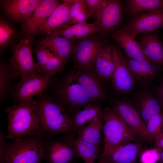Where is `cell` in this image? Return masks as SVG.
I'll return each mask as SVG.
<instances>
[{
	"label": "cell",
	"instance_id": "cell-1",
	"mask_svg": "<svg viewBox=\"0 0 163 163\" xmlns=\"http://www.w3.org/2000/svg\"><path fill=\"white\" fill-rule=\"evenodd\" d=\"M46 92L70 119L85 107L94 104L78 82L74 69L57 74Z\"/></svg>",
	"mask_w": 163,
	"mask_h": 163
},
{
	"label": "cell",
	"instance_id": "cell-2",
	"mask_svg": "<svg viewBox=\"0 0 163 163\" xmlns=\"http://www.w3.org/2000/svg\"><path fill=\"white\" fill-rule=\"evenodd\" d=\"M5 111L8 120V139L13 141L33 136L43 138L39 110L34 97L14 104Z\"/></svg>",
	"mask_w": 163,
	"mask_h": 163
},
{
	"label": "cell",
	"instance_id": "cell-3",
	"mask_svg": "<svg viewBox=\"0 0 163 163\" xmlns=\"http://www.w3.org/2000/svg\"><path fill=\"white\" fill-rule=\"evenodd\" d=\"M43 137L73 134L70 118L63 110L46 93L36 96Z\"/></svg>",
	"mask_w": 163,
	"mask_h": 163
},
{
	"label": "cell",
	"instance_id": "cell-4",
	"mask_svg": "<svg viewBox=\"0 0 163 163\" xmlns=\"http://www.w3.org/2000/svg\"><path fill=\"white\" fill-rule=\"evenodd\" d=\"M44 141L40 136L12 141L7 144L0 163H42Z\"/></svg>",
	"mask_w": 163,
	"mask_h": 163
},
{
	"label": "cell",
	"instance_id": "cell-5",
	"mask_svg": "<svg viewBox=\"0 0 163 163\" xmlns=\"http://www.w3.org/2000/svg\"><path fill=\"white\" fill-rule=\"evenodd\" d=\"M104 143L102 153L115 146L130 142H138V139L128 128L113 108L103 110Z\"/></svg>",
	"mask_w": 163,
	"mask_h": 163
},
{
	"label": "cell",
	"instance_id": "cell-6",
	"mask_svg": "<svg viewBox=\"0 0 163 163\" xmlns=\"http://www.w3.org/2000/svg\"><path fill=\"white\" fill-rule=\"evenodd\" d=\"M32 40L24 37L11 46L12 54L8 62L17 78L21 79L38 72L33 55Z\"/></svg>",
	"mask_w": 163,
	"mask_h": 163
},
{
	"label": "cell",
	"instance_id": "cell-7",
	"mask_svg": "<svg viewBox=\"0 0 163 163\" xmlns=\"http://www.w3.org/2000/svg\"><path fill=\"white\" fill-rule=\"evenodd\" d=\"M54 76H43L37 72L25 78L21 79L14 85L11 95L14 104L24 102L46 91Z\"/></svg>",
	"mask_w": 163,
	"mask_h": 163
},
{
	"label": "cell",
	"instance_id": "cell-8",
	"mask_svg": "<svg viewBox=\"0 0 163 163\" xmlns=\"http://www.w3.org/2000/svg\"><path fill=\"white\" fill-rule=\"evenodd\" d=\"M104 45L100 39L94 37L78 40L73 56V67L93 72L97 56Z\"/></svg>",
	"mask_w": 163,
	"mask_h": 163
},
{
	"label": "cell",
	"instance_id": "cell-9",
	"mask_svg": "<svg viewBox=\"0 0 163 163\" xmlns=\"http://www.w3.org/2000/svg\"><path fill=\"white\" fill-rule=\"evenodd\" d=\"M43 158L46 163H75L79 158L64 135L61 138L44 142Z\"/></svg>",
	"mask_w": 163,
	"mask_h": 163
},
{
	"label": "cell",
	"instance_id": "cell-10",
	"mask_svg": "<svg viewBox=\"0 0 163 163\" xmlns=\"http://www.w3.org/2000/svg\"><path fill=\"white\" fill-rule=\"evenodd\" d=\"M61 3L57 0H43L22 24V32L24 37L33 40L35 36L39 34L41 26Z\"/></svg>",
	"mask_w": 163,
	"mask_h": 163
},
{
	"label": "cell",
	"instance_id": "cell-11",
	"mask_svg": "<svg viewBox=\"0 0 163 163\" xmlns=\"http://www.w3.org/2000/svg\"><path fill=\"white\" fill-rule=\"evenodd\" d=\"M113 108L139 140L149 141L146 125L135 108L126 102L119 101Z\"/></svg>",
	"mask_w": 163,
	"mask_h": 163
},
{
	"label": "cell",
	"instance_id": "cell-12",
	"mask_svg": "<svg viewBox=\"0 0 163 163\" xmlns=\"http://www.w3.org/2000/svg\"><path fill=\"white\" fill-rule=\"evenodd\" d=\"M112 55L114 69L111 79L113 87L118 92L127 93L134 87V78L120 49L113 47Z\"/></svg>",
	"mask_w": 163,
	"mask_h": 163
},
{
	"label": "cell",
	"instance_id": "cell-13",
	"mask_svg": "<svg viewBox=\"0 0 163 163\" xmlns=\"http://www.w3.org/2000/svg\"><path fill=\"white\" fill-rule=\"evenodd\" d=\"M142 150L139 142H130L109 149L101 157L107 163H136Z\"/></svg>",
	"mask_w": 163,
	"mask_h": 163
},
{
	"label": "cell",
	"instance_id": "cell-14",
	"mask_svg": "<svg viewBox=\"0 0 163 163\" xmlns=\"http://www.w3.org/2000/svg\"><path fill=\"white\" fill-rule=\"evenodd\" d=\"M72 0H64L53 12L41 27L39 34L44 37L52 35L56 31L70 26V10Z\"/></svg>",
	"mask_w": 163,
	"mask_h": 163
},
{
	"label": "cell",
	"instance_id": "cell-15",
	"mask_svg": "<svg viewBox=\"0 0 163 163\" xmlns=\"http://www.w3.org/2000/svg\"><path fill=\"white\" fill-rule=\"evenodd\" d=\"M43 0L1 1L5 15L13 21L22 24L31 14Z\"/></svg>",
	"mask_w": 163,
	"mask_h": 163
},
{
	"label": "cell",
	"instance_id": "cell-16",
	"mask_svg": "<svg viewBox=\"0 0 163 163\" xmlns=\"http://www.w3.org/2000/svg\"><path fill=\"white\" fill-rule=\"evenodd\" d=\"M73 67L76 79L91 101L94 104H101L106 97L100 79L92 71Z\"/></svg>",
	"mask_w": 163,
	"mask_h": 163
},
{
	"label": "cell",
	"instance_id": "cell-17",
	"mask_svg": "<svg viewBox=\"0 0 163 163\" xmlns=\"http://www.w3.org/2000/svg\"><path fill=\"white\" fill-rule=\"evenodd\" d=\"M125 26L135 37L158 28H163V9L148 12L131 19Z\"/></svg>",
	"mask_w": 163,
	"mask_h": 163
},
{
	"label": "cell",
	"instance_id": "cell-18",
	"mask_svg": "<svg viewBox=\"0 0 163 163\" xmlns=\"http://www.w3.org/2000/svg\"><path fill=\"white\" fill-rule=\"evenodd\" d=\"M122 17L121 5L119 1L108 0L94 24L105 32L110 31L120 24Z\"/></svg>",
	"mask_w": 163,
	"mask_h": 163
},
{
	"label": "cell",
	"instance_id": "cell-19",
	"mask_svg": "<svg viewBox=\"0 0 163 163\" xmlns=\"http://www.w3.org/2000/svg\"><path fill=\"white\" fill-rule=\"evenodd\" d=\"M111 37L129 58L149 61L144 56L139 43L126 26L113 33Z\"/></svg>",
	"mask_w": 163,
	"mask_h": 163
},
{
	"label": "cell",
	"instance_id": "cell-20",
	"mask_svg": "<svg viewBox=\"0 0 163 163\" xmlns=\"http://www.w3.org/2000/svg\"><path fill=\"white\" fill-rule=\"evenodd\" d=\"M38 45L48 48L67 62L73 57L76 43L63 37L55 35L44 37L37 41Z\"/></svg>",
	"mask_w": 163,
	"mask_h": 163
},
{
	"label": "cell",
	"instance_id": "cell-21",
	"mask_svg": "<svg viewBox=\"0 0 163 163\" xmlns=\"http://www.w3.org/2000/svg\"><path fill=\"white\" fill-rule=\"evenodd\" d=\"M139 43L147 59L163 70V43L159 36L154 34H147Z\"/></svg>",
	"mask_w": 163,
	"mask_h": 163
},
{
	"label": "cell",
	"instance_id": "cell-22",
	"mask_svg": "<svg viewBox=\"0 0 163 163\" xmlns=\"http://www.w3.org/2000/svg\"><path fill=\"white\" fill-rule=\"evenodd\" d=\"M103 113L86 125L78 129L74 135L77 138L93 144L101 150L104 138L102 136L104 125Z\"/></svg>",
	"mask_w": 163,
	"mask_h": 163
},
{
	"label": "cell",
	"instance_id": "cell-23",
	"mask_svg": "<svg viewBox=\"0 0 163 163\" xmlns=\"http://www.w3.org/2000/svg\"><path fill=\"white\" fill-rule=\"evenodd\" d=\"M126 61L133 78L141 82L154 79L162 70L159 67L147 60L129 58Z\"/></svg>",
	"mask_w": 163,
	"mask_h": 163
},
{
	"label": "cell",
	"instance_id": "cell-24",
	"mask_svg": "<svg viewBox=\"0 0 163 163\" xmlns=\"http://www.w3.org/2000/svg\"><path fill=\"white\" fill-rule=\"evenodd\" d=\"M113 49L111 46L104 45L97 56L93 72L100 80L112 78L114 69Z\"/></svg>",
	"mask_w": 163,
	"mask_h": 163
},
{
	"label": "cell",
	"instance_id": "cell-25",
	"mask_svg": "<svg viewBox=\"0 0 163 163\" xmlns=\"http://www.w3.org/2000/svg\"><path fill=\"white\" fill-rule=\"evenodd\" d=\"M73 146L79 158L84 163H96L101 150L95 145L76 137L73 134L64 135Z\"/></svg>",
	"mask_w": 163,
	"mask_h": 163
},
{
	"label": "cell",
	"instance_id": "cell-26",
	"mask_svg": "<svg viewBox=\"0 0 163 163\" xmlns=\"http://www.w3.org/2000/svg\"><path fill=\"white\" fill-rule=\"evenodd\" d=\"M100 29L94 23L87 22L74 24L56 31L52 35L61 37L75 42L99 32ZM52 36V35H51Z\"/></svg>",
	"mask_w": 163,
	"mask_h": 163
},
{
	"label": "cell",
	"instance_id": "cell-27",
	"mask_svg": "<svg viewBox=\"0 0 163 163\" xmlns=\"http://www.w3.org/2000/svg\"><path fill=\"white\" fill-rule=\"evenodd\" d=\"M103 112L100 104L88 106L78 112L70 119L73 134L78 129L90 123Z\"/></svg>",
	"mask_w": 163,
	"mask_h": 163
},
{
	"label": "cell",
	"instance_id": "cell-28",
	"mask_svg": "<svg viewBox=\"0 0 163 163\" xmlns=\"http://www.w3.org/2000/svg\"><path fill=\"white\" fill-rule=\"evenodd\" d=\"M138 106V111L145 125L152 117L160 113L162 109L157 99L147 93L142 94L139 96Z\"/></svg>",
	"mask_w": 163,
	"mask_h": 163
},
{
	"label": "cell",
	"instance_id": "cell-29",
	"mask_svg": "<svg viewBox=\"0 0 163 163\" xmlns=\"http://www.w3.org/2000/svg\"><path fill=\"white\" fill-rule=\"evenodd\" d=\"M18 78L11 68L8 62L0 60V101L2 103L11 95L15 84L14 80Z\"/></svg>",
	"mask_w": 163,
	"mask_h": 163
},
{
	"label": "cell",
	"instance_id": "cell-30",
	"mask_svg": "<svg viewBox=\"0 0 163 163\" xmlns=\"http://www.w3.org/2000/svg\"><path fill=\"white\" fill-rule=\"evenodd\" d=\"M17 35V30L13 24L5 19L0 18V52L1 55L13 42Z\"/></svg>",
	"mask_w": 163,
	"mask_h": 163
},
{
	"label": "cell",
	"instance_id": "cell-31",
	"mask_svg": "<svg viewBox=\"0 0 163 163\" xmlns=\"http://www.w3.org/2000/svg\"><path fill=\"white\" fill-rule=\"evenodd\" d=\"M127 4L128 10L132 15L163 9V0H129L127 1Z\"/></svg>",
	"mask_w": 163,
	"mask_h": 163
},
{
	"label": "cell",
	"instance_id": "cell-32",
	"mask_svg": "<svg viewBox=\"0 0 163 163\" xmlns=\"http://www.w3.org/2000/svg\"><path fill=\"white\" fill-rule=\"evenodd\" d=\"M90 16L85 0H72L70 10V25L86 23Z\"/></svg>",
	"mask_w": 163,
	"mask_h": 163
},
{
	"label": "cell",
	"instance_id": "cell-33",
	"mask_svg": "<svg viewBox=\"0 0 163 163\" xmlns=\"http://www.w3.org/2000/svg\"><path fill=\"white\" fill-rule=\"evenodd\" d=\"M66 63L51 51L48 61L39 73L43 76H55L64 71L65 65Z\"/></svg>",
	"mask_w": 163,
	"mask_h": 163
},
{
	"label": "cell",
	"instance_id": "cell-34",
	"mask_svg": "<svg viewBox=\"0 0 163 163\" xmlns=\"http://www.w3.org/2000/svg\"><path fill=\"white\" fill-rule=\"evenodd\" d=\"M146 126L149 141H155L163 132V113H160L152 117Z\"/></svg>",
	"mask_w": 163,
	"mask_h": 163
},
{
	"label": "cell",
	"instance_id": "cell-35",
	"mask_svg": "<svg viewBox=\"0 0 163 163\" xmlns=\"http://www.w3.org/2000/svg\"><path fill=\"white\" fill-rule=\"evenodd\" d=\"M33 52L36 57L37 61L36 63V67L39 72L46 64L50 57L51 51L47 48L38 45L33 49Z\"/></svg>",
	"mask_w": 163,
	"mask_h": 163
},
{
	"label": "cell",
	"instance_id": "cell-36",
	"mask_svg": "<svg viewBox=\"0 0 163 163\" xmlns=\"http://www.w3.org/2000/svg\"><path fill=\"white\" fill-rule=\"evenodd\" d=\"M90 15L96 18L106 5L108 0H85Z\"/></svg>",
	"mask_w": 163,
	"mask_h": 163
},
{
	"label": "cell",
	"instance_id": "cell-37",
	"mask_svg": "<svg viewBox=\"0 0 163 163\" xmlns=\"http://www.w3.org/2000/svg\"><path fill=\"white\" fill-rule=\"evenodd\" d=\"M142 163H157L160 158V152L156 149H149L142 152L140 156Z\"/></svg>",
	"mask_w": 163,
	"mask_h": 163
},
{
	"label": "cell",
	"instance_id": "cell-38",
	"mask_svg": "<svg viewBox=\"0 0 163 163\" xmlns=\"http://www.w3.org/2000/svg\"><path fill=\"white\" fill-rule=\"evenodd\" d=\"M154 91L163 110V79L160 81L159 85L155 89Z\"/></svg>",
	"mask_w": 163,
	"mask_h": 163
},
{
	"label": "cell",
	"instance_id": "cell-39",
	"mask_svg": "<svg viewBox=\"0 0 163 163\" xmlns=\"http://www.w3.org/2000/svg\"><path fill=\"white\" fill-rule=\"evenodd\" d=\"M155 148L159 152L163 151V133L158 135L155 140Z\"/></svg>",
	"mask_w": 163,
	"mask_h": 163
},
{
	"label": "cell",
	"instance_id": "cell-40",
	"mask_svg": "<svg viewBox=\"0 0 163 163\" xmlns=\"http://www.w3.org/2000/svg\"><path fill=\"white\" fill-rule=\"evenodd\" d=\"M158 163H163V151L160 152V158Z\"/></svg>",
	"mask_w": 163,
	"mask_h": 163
},
{
	"label": "cell",
	"instance_id": "cell-41",
	"mask_svg": "<svg viewBox=\"0 0 163 163\" xmlns=\"http://www.w3.org/2000/svg\"><path fill=\"white\" fill-rule=\"evenodd\" d=\"M96 163H107L104 158L101 157L100 159Z\"/></svg>",
	"mask_w": 163,
	"mask_h": 163
},
{
	"label": "cell",
	"instance_id": "cell-42",
	"mask_svg": "<svg viewBox=\"0 0 163 163\" xmlns=\"http://www.w3.org/2000/svg\"><path fill=\"white\" fill-rule=\"evenodd\" d=\"M162 133H163V132Z\"/></svg>",
	"mask_w": 163,
	"mask_h": 163
}]
</instances>
